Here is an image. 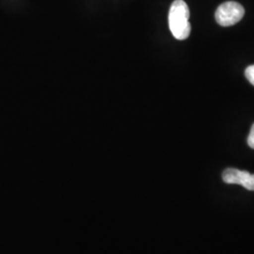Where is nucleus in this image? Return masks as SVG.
<instances>
[{"label": "nucleus", "mask_w": 254, "mask_h": 254, "mask_svg": "<svg viewBox=\"0 0 254 254\" xmlns=\"http://www.w3.org/2000/svg\"><path fill=\"white\" fill-rule=\"evenodd\" d=\"M190 8L184 0L173 1L169 12V26L173 37L179 41L188 39L191 32Z\"/></svg>", "instance_id": "obj_1"}, {"label": "nucleus", "mask_w": 254, "mask_h": 254, "mask_svg": "<svg viewBox=\"0 0 254 254\" xmlns=\"http://www.w3.org/2000/svg\"><path fill=\"white\" fill-rule=\"evenodd\" d=\"M222 180L226 184L241 185L248 190L254 191V174L239 171L237 169H227L222 173Z\"/></svg>", "instance_id": "obj_3"}, {"label": "nucleus", "mask_w": 254, "mask_h": 254, "mask_svg": "<svg viewBox=\"0 0 254 254\" xmlns=\"http://www.w3.org/2000/svg\"><path fill=\"white\" fill-rule=\"evenodd\" d=\"M246 77L254 86V65H251L246 69Z\"/></svg>", "instance_id": "obj_4"}, {"label": "nucleus", "mask_w": 254, "mask_h": 254, "mask_svg": "<svg viewBox=\"0 0 254 254\" xmlns=\"http://www.w3.org/2000/svg\"><path fill=\"white\" fill-rule=\"evenodd\" d=\"M245 14L243 6L235 1H228L222 3L218 7L215 17L216 21L222 27H231L237 24Z\"/></svg>", "instance_id": "obj_2"}, {"label": "nucleus", "mask_w": 254, "mask_h": 254, "mask_svg": "<svg viewBox=\"0 0 254 254\" xmlns=\"http://www.w3.org/2000/svg\"><path fill=\"white\" fill-rule=\"evenodd\" d=\"M248 144L251 148L254 149V124L252 127V129H251L250 135L248 136Z\"/></svg>", "instance_id": "obj_5"}]
</instances>
